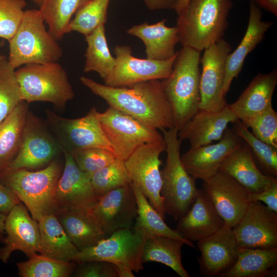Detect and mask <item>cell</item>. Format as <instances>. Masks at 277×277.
<instances>
[{
    "label": "cell",
    "mask_w": 277,
    "mask_h": 277,
    "mask_svg": "<svg viewBox=\"0 0 277 277\" xmlns=\"http://www.w3.org/2000/svg\"><path fill=\"white\" fill-rule=\"evenodd\" d=\"M81 83L109 105L156 129L175 128L172 109L163 90L161 80H152L127 87H113L86 76Z\"/></svg>",
    "instance_id": "1"
},
{
    "label": "cell",
    "mask_w": 277,
    "mask_h": 277,
    "mask_svg": "<svg viewBox=\"0 0 277 277\" xmlns=\"http://www.w3.org/2000/svg\"><path fill=\"white\" fill-rule=\"evenodd\" d=\"M232 0H188L176 12L179 43L202 51L223 39Z\"/></svg>",
    "instance_id": "2"
},
{
    "label": "cell",
    "mask_w": 277,
    "mask_h": 277,
    "mask_svg": "<svg viewBox=\"0 0 277 277\" xmlns=\"http://www.w3.org/2000/svg\"><path fill=\"white\" fill-rule=\"evenodd\" d=\"M201 52L190 47H183L177 51L170 75L161 80L178 131L200 109Z\"/></svg>",
    "instance_id": "3"
},
{
    "label": "cell",
    "mask_w": 277,
    "mask_h": 277,
    "mask_svg": "<svg viewBox=\"0 0 277 277\" xmlns=\"http://www.w3.org/2000/svg\"><path fill=\"white\" fill-rule=\"evenodd\" d=\"M62 172L55 160L37 171L26 169L5 170L0 180L19 200L38 221L42 216L58 211L56 191Z\"/></svg>",
    "instance_id": "4"
},
{
    "label": "cell",
    "mask_w": 277,
    "mask_h": 277,
    "mask_svg": "<svg viewBox=\"0 0 277 277\" xmlns=\"http://www.w3.org/2000/svg\"><path fill=\"white\" fill-rule=\"evenodd\" d=\"M166 144L167 157L164 169L161 171L162 188L165 213L177 220L189 210L195 200L200 190L195 179L185 169L180 150L182 141L176 128L161 130Z\"/></svg>",
    "instance_id": "5"
},
{
    "label": "cell",
    "mask_w": 277,
    "mask_h": 277,
    "mask_svg": "<svg viewBox=\"0 0 277 277\" xmlns=\"http://www.w3.org/2000/svg\"><path fill=\"white\" fill-rule=\"evenodd\" d=\"M46 29L39 10H25L22 21L9 42L8 59L15 68L31 63L57 62L63 50Z\"/></svg>",
    "instance_id": "6"
},
{
    "label": "cell",
    "mask_w": 277,
    "mask_h": 277,
    "mask_svg": "<svg viewBox=\"0 0 277 277\" xmlns=\"http://www.w3.org/2000/svg\"><path fill=\"white\" fill-rule=\"evenodd\" d=\"M16 74L23 101L48 102L63 109L74 96L67 73L57 62L26 64Z\"/></svg>",
    "instance_id": "7"
},
{
    "label": "cell",
    "mask_w": 277,
    "mask_h": 277,
    "mask_svg": "<svg viewBox=\"0 0 277 277\" xmlns=\"http://www.w3.org/2000/svg\"><path fill=\"white\" fill-rule=\"evenodd\" d=\"M146 232L136 221L131 228L117 230L95 245L80 251L75 262L100 261L123 265L133 271L143 269L142 256Z\"/></svg>",
    "instance_id": "8"
},
{
    "label": "cell",
    "mask_w": 277,
    "mask_h": 277,
    "mask_svg": "<svg viewBox=\"0 0 277 277\" xmlns=\"http://www.w3.org/2000/svg\"><path fill=\"white\" fill-rule=\"evenodd\" d=\"M98 113L93 107L83 117L68 118L47 110L46 124L64 153L71 154L89 148H104L114 153L102 129Z\"/></svg>",
    "instance_id": "9"
},
{
    "label": "cell",
    "mask_w": 277,
    "mask_h": 277,
    "mask_svg": "<svg viewBox=\"0 0 277 277\" xmlns=\"http://www.w3.org/2000/svg\"><path fill=\"white\" fill-rule=\"evenodd\" d=\"M165 150L163 138L140 146L124 161L131 182L138 187L164 220L166 213L161 195L162 161L160 156Z\"/></svg>",
    "instance_id": "10"
},
{
    "label": "cell",
    "mask_w": 277,
    "mask_h": 277,
    "mask_svg": "<svg viewBox=\"0 0 277 277\" xmlns=\"http://www.w3.org/2000/svg\"><path fill=\"white\" fill-rule=\"evenodd\" d=\"M98 118L116 157L124 161L140 146L164 138L157 129L111 106Z\"/></svg>",
    "instance_id": "11"
},
{
    "label": "cell",
    "mask_w": 277,
    "mask_h": 277,
    "mask_svg": "<svg viewBox=\"0 0 277 277\" xmlns=\"http://www.w3.org/2000/svg\"><path fill=\"white\" fill-rule=\"evenodd\" d=\"M62 152L47 124L28 111L19 149L5 170L41 168L47 166Z\"/></svg>",
    "instance_id": "12"
},
{
    "label": "cell",
    "mask_w": 277,
    "mask_h": 277,
    "mask_svg": "<svg viewBox=\"0 0 277 277\" xmlns=\"http://www.w3.org/2000/svg\"><path fill=\"white\" fill-rule=\"evenodd\" d=\"M115 65L104 85L113 87H127L152 80H162L172 73L177 54L163 61L133 56L130 46L116 45L114 48Z\"/></svg>",
    "instance_id": "13"
},
{
    "label": "cell",
    "mask_w": 277,
    "mask_h": 277,
    "mask_svg": "<svg viewBox=\"0 0 277 277\" xmlns=\"http://www.w3.org/2000/svg\"><path fill=\"white\" fill-rule=\"evenodd\" d=\"M231 51L230 44L223 38L204 49L200 59V109L217 111L228 104L223 87L227 60Z\"/></svg>",
    "instance_id": "14"
},
{
    "label": "cell",
    "mask_w": 277,
    "mask_h": 277,
    "mask_svg": "<svg viewBox=\"0 0 277 277\" xmlns=\"http://www.w3.org/2000/svg\"><path fill=\"white\" fill-rule=\"evenodd\" d=\"M202 188L224 224L231 228L243 217L251 202L250 192L221 171L203 181Z\"/></svg>",
    "instance_id": "15"
},
{
    "label": "cell",
    "mask_w": 277,
    "mask_h": 277,
    "mask_svg": "<svg viewBox=\"0 0 277 277\" xmlns=\"http://www.w3.org/2000/svg\"><path fill=\"white\" fill-rule=\"evenodd\" d=\"M243 248H277V213L259 201H251L240 221L232 228Z\"/></svg>",
    "instance_id": "16"
},
{
    "label": "cell",
    "mask_w": 277,
    "mask_h": 277,
    "mask_svg": "<svg viewBox=\"0 0 277 277\" xmlns=\"http://www.w3.org/2000/svg\"><path fill=\"white\" fill-rule=\"evenodd\" d=\"M90 210L107 236L120 229L132 228L137 207L130 183L100 197Z\"/></svg>",
    "instance_id": "17"
},
{
    "label": "cell",
    "mask_w": 277,
    "mask_h": 277,
    "mask_svg": "<svg viewBox=\"0 0 277 277\" xmlns=\"http://www.w3.org/2000/svg\"><path fill=\"white\" fill-rule=\"evenodd\" d=\"M65 164L56 191L59 210H90L99 197L91 183V176L81 171L72 156L64 153Z\"/></svg>",
    "instance_id": "18"
},
{
    "label": "cell",
    "mask_w": 277,
    "mask_h": 277,
    "mask_svg": "<svg viewBox=\"0 0 277 277\" xmlns=\"http://www.w3.org/2000/svg\"><path fill=\"white\" fill-rule=\"evenodd\" d=\"M3 239L4 247L0 249V260L7 263L12 253L23 252L28 258L41 251L38 224L31 217L26 207L21 202L15 205L6 215Z\"/></svg>",
    "instance_id": "19"
},
{
    "label": "cell",
    "mask_w": 277,
    "mask_h": 277,
    "mask_svg": "<svg viewBox=\"0 0 277 277\" xmlns=\"http://www.w3.org/2000/svg\"><path fill=\"white\" fill-rule=\"evenodd\" d=\"M242 142L233 129L227 128L217 143L190 147L181 155V160L191 176L204 181L219 171L224 160Z\"/></svg>",
    "instance_id": "20"
},
{
    "label": "cell",
    "mask_w": 277,
    "mask_h": 277,
    "mask_svg": "<svg viewBox=\"0 0 277 277\" xmlns=\"http://www.w3.org/2000/svg\"><path fill=\"white\" fill-rule=\"evenodd\" d=\"M199 258L202 275H220L236 262L240 249L232 229L225 224L210 236L197 241Z\"/></svg>",
    "instance_id": "21"
},
{
    "label": "cell",
    "mask_w": 277,
    "mask_h": 277,
    "mask_svg": "<svg viewBox=\"0 0 277 277\" xmlns=\"http://www.w3.org/2000/svg\"><path fill=\"white\" fill-rule=\"evenodd\" d=\"M238 120L227 104L217 111L200 109L179 131L178 136L182 141L187 140L191 148H195L219 141L229 123Z\"/></svg>",
    "instance_id": "22"
},
{
    "label": "cell",
    "mask_w": 277,
    "mask_h": 277,
    "mask_svg": "<svg viewBox=\"0 0 277 277\" xmlns=\"http://www.w3.org/2000/svg\"><path fill=\"white\" fill-rule=\"evenodd\" d=\"M261 9L251 0L249 3V19L245 33L233 52L227 57L223 94L226 97L233 80L241 72L247 55L263 40L273 22L262 19Z\"/></svg>",
    "instance_id": "23"
},
{
    "label": "cell",
    "mask_w": 277,
    "mask_h": 277,
    "mask_svg": "<svg viewBox=\"0 0 277 277\" xmlns=\"http://www.w3.org/2000/svg\"><path fill=\"white\" fill-rule=\"evenodd\" d=\"M277 85V69L266 73H258L238 100L229 107L238 120L245 124L249 120L267 110L272 105Z\"/></svg>",
    "instance_id": "24"
},
{
    "label": "cell",
    "mask_w": 277,
    "mask_h": 277,
    "mask_svg": "<svg viewBox=\"0 0 277 277\" xmlns=\"http://www.w3.org/2000/svg\"><path fill=\"white\" fill-rule=\"evenodd\" d=\"M177 220L175 230L192 242L210 236L225 225L202 190L189 210Z\"/></svg>",
    "instance_id": "25"
},
{
    "label": "cell",
    "mask_w": 277,
    "mask_h": 277,
    "mask_svg": "<svg viewBox=\"0 0 277 277\" xmlns=\"http://www.w3.org/2000/svg\"><path fill=\"white\" fill-rule=\"evenodd\" d=\"M243 142L226 157L219 171L233 178L249 192L259 193L268 188L274 177L259 169L250 148Z\"/></svg>",
    "instance_id": "26"
},
{
    "label": "cell",
    "mask_w": 277,
    "mask_h": 277,
    "mask_svg": "<svg viewBox=\"0 0 277 277\" xmlns=\"http://www.w3.org/2000/svg\"><path fill=\"white\" fill-rule=\"evenodd\" d=\"M166 19L155 24L144 22L132 26L126 33L140 38L144 44L147 58L163 61L173 56L175 47L179 43L178 29L176 26L166 25Z\"/></svg>",
    "instance_id": "27"
},
{
    "label": "cell",
    "mask_w": 277,
    "mask_h": 277,
    "mask_svg": "<svg viewBox=\"0 0 277 277\" xmlns=\"http://www.w3.org/2000/svg\"><path fill=\"white\" fill-rule=\"evenodd\" d=\"M40 232V254L65 262H74L80 250L72 242L55 214L37 221Z\"/></svg>",
    "instance_id": "28"
},
{
    "label": "cell",
    "mask_w": 277,
    "mask_h": 277,
    "mask_svg": "<svg viewBox=\"0 0 277 277\" xmlns=\"http://www.w3.org/2000/svg\"><path fill=\"white\" fill-rule=\"evenodd\" d=\"M66 233L81 251L108 236L91 210H59L56 214Z\"/></svg>",
    "instance_id": "29"
},
{
    "label": "cell",
    "mask_w": 277,
    "mask_h": 277,
    "mask_svg": "<svg viewBox=\"0 0 277 277\" xmlns=\"http://www.w3.org/2000/svg\"><path fill=\"white\" fill-rule=\"evenodd\" d=\"M277 248L240 247L237 260L220 277L276 276Z\"/></svg>",
    "instance_id": "30"
},
{
    "label": "cell",
    "mask_w": 277,
    "mask_h": 277,
    "mask_svg": "<svg viewBox=\"0 0 277 277\" xmlns=\"http://www.w3.org/2000/svg\"><path fill=\"white\" fill-rule=\"evenodd\" d=\"M184 244L168 236L146 233L142 263H160L170 267L181 277H189L182 262L181 251Z\"/></svg>",
    "instance_id": "31"
},
{
    "label": "cell",
    "mask_w": 277,
    "mask_h": 277,
    "mask_svg": "<svg viewBox=\"0 0 277 277\" xmlns=\"http://www.w3.org/2000/svg\"><path fill=\"white\" fill-rule=\"evenodd\" d=\"M27 102H21L0 123V172L17 154L28 112Z\"/></svg>",
    "instance_id": "32"
},
{
    "label": "cell",
    "mask_w": 277,
    "mask_h": 277,
    "mask_svg": "<svg viewBox=\"0 0 277 277\" xmlns=\"http://www.w3.org/2000/svg\"><path fill=\"white\" fill-rule=\"evenodd\" d=\"M85 37L87 47L84 71L95 72L104 80L112 72L116 62L108 45L105 25L100 26Z\"/></svg>",
    "instance_id": "33"
},
{
    "label": "cell",
    "mask_w": 277,
    "mask_h": 277,
    "mask_svg": "<svg viewBox=\"0 0 277 277\" xmlns=\"http://www.w3.org/2000/svg\"><path fill=\"white\" fill-rule=\"evenodd\" d=\"M90 0H44L38 9L48 30L58 41L68 33V28L76 12Z\"/></svg>",
    "instance_id": "34"
},
{
    "label": "cell",
    "mask_w": 277,
    "mask_h": 277,
    "mask_svg": "<svg viewBox=\"0 0 277 277\" xmlns=\"http://www.w3.org/2000/svg\"><path fill=\"white\" fill-rule=\"evenodd\" d=\"M130 185L135 196L137 207V216L135 221L143 228L146 234L168 236L195 248L192 242L184 238L175 229H172L165 223L138 187L132 182Z\"/></svg>",
    "instance_id": "35"
},
{
    "label": "cell",
    "mask_w": 277,
    "mask_h": 277,
    "mask_svg": "<svg viewBox=\"0 0 277 277\" xmlns=\"http://www.w3.org/2000/svg\"><path fill=\"white\" fill-rule=\"evenodd\" d=\"M74 262L55 260L35 253L29 260L19 262L17 267L22 277H68L75 270Z\"/></svg>",
    "instance_id": "36"
},
{
    "label": "cell",
    "mask_w": 277,
    "mask_h": 277,
    "mask_svg": "<svg viewBox=\"0 0 277 277\" xmlns=\"http://www.w3.org/2000/svg\"><path fill=\"white\" fill-rule=\"evenodd\" d=\"M233 130L238 136L250 148L254 160L270 177H277V148L257 138L246 126L238 120L233 123Z\"/></svg>",
    "instance_id": "37"
},
{
    "label": "cell",
    "mask_w": 277,
    "mask_h": 277,
    "mask_svg": "<svg viewBox=\"0 0 277 277\" xmlns=\"http://www.w3.org/2000/svg\"><path fill=\"white\" fill-rule=\"evenodd\" d=\"M15 69L0 55V123L23 101Z\"/></svg>",
    "instance_id": "38"
},
{
    "label": "cell",
    "mask_w": 277,
    "mask_h": 277,
    "mask_svg": "<svg viewBox=\"0 0 277 277\" xmlns=\"http://www.w3.org/2000/svg\"><path fill=\"white\" fill-rule=\"evenodd\" d=\"M110 0H90L75 14L69 26L68 32H77L85 36L91 34L107 19Z\"/></svg>",
    "instance_id": "39"
},
{
    "label": "cell",
    "mask_w": 277,
    "mask_h": 277,
    "mask_svg": "<svg viewBox=\"0 0 277 277\" xmlns=\"http://www.w3.org/2000/svg\"><path fill=\"white\" fill-rule=\"evenodd\" d=\"M90 180L93 189L99 197L111 190L131 182L124 160L118 157L93 173Z\"/></svg>",
    "instance_id": "40"
},
{
    "label": "cell",
    "mask_w": 277,
    "mask_h": 277,
    "mask_svg": "<svg viewBox=\"0 0 277 277\" xmlns=\"http://www.w3.org/2000/svg\"><path fill=\"white\" fill-rule=\"evenodd\" d=\"M25 0H0V38L8 42L12 37L23 18Z\"/></svg>",
    "instance_id": "41"
},
{
    "label": "cell",
    "mask_w": 277,
    "mask_h": 277,
    "mask_svg": "<svg viewBox=\"0 0 277 277\" xmlns=\"http://www.w3.org/2000/svg\"><path fill=\"white\" fill-rule=\"evenodd\" d=\"M79 169L90 176L99 169L113 162L116 159L115 153L101 148H89L71 154Z\"/></svg>",
    "instance_id": "42"
},
{
    "label": "cell",
    "mask_w": 277,
    "mask_h": 277,
    "mask_svg": "<svg viewBox=\"0 0 277 277\" xmlns=\"http://www.w3.org/2000/svg\"><path fill=\"white\" fill-rule=\"evenodd\" d=\"M244 124L251 128V132L257 138L277 148V113L272 106L252 117Z\"/></svg>",
    "instance_id": "43"
},
{
    "label": "cell",
    "mask_w": 277,
    "mask_h": 277,
    "mask_svg": "<svg viewBox=\"0 0 277 277\" xmlns=\"http://www.w3.org/2000/svg\"><path fill=\"white\" fill-rule=\"evenodd\" d=\"M74 274L77 277H117L113 264L91 261L80 263Z\"/></svg>",
    "instance_id": "44"
},
{
    "label": "cell",
    "mask_w": 277,
    "mask_h": 277,
    "mask_svg": "<svg viewBox=\"0 0 277 277\" xmlns=\"http://www.w3.org/2000/svg\"><path fill=\"white\" fill-rule=\"evenodd\" d=\"M251 201L263 202L269 208L277 213V180L273 178L270 185L259 193H250Z\"/></svg>",
    "instance_id": "45"
},
{
    "label": "cell",
    "mask_w": 277,
    "mask_h": 277,
    "mask_svg": "<svg viewBox=\"0 0 277 277\" xmlns=\"http://www.w3.org/2000/svg\"><path fill=\"white\" fill-rule=\"evenodd\" d=\"M20 202L17 197L0 180V213L7 215L13 207Z\"/></svg>",
    "instance_id": "46"
},
{
    "label": "cell",
    "mask_w": 277,
    "mask_h": 277,
    "mask_svg": "<svg viewBox=\"0 0 277 277\" xmlns=\"http://www.w3.org/2000/svg\"><path fill=\"white\" fill-rule=\"evenodd\" d=\"M150 10H175L181 0H142Z\"/></svg>",
    "instance_id": "47"
},
{
    "label": "cell",
    "mask_w": 277,
    "mask_h": 277,
    "mask_svg": "<svg viewBox=\"0 0 277 277\" xmlns=\"http://www.w3.org/2000/svg\"><path fill=\"white\" fill-rule=\"evenodd\" d=\"M261 9L277 16V0H252Z\"/></svg>",
    "instance_id": "48"
},
{
    "label": "cell",
    "mask_w": 277,
    "mask_h": 277,
    "mask_svg": "<svg viewBox=\"0 0 277 277\" xmlns=\"http://www.w3.org/2000/svg\"><path fill=\"white\" fill-rule=\"evenodd\" d=\"M118 277H134L133 271L129 267L123 265L113 264Z\"/></svg>",
    "instance_id": "49"
},
{
    "label": "cell",
    "mask_w": 277,
    "mask_h": 277,
    "mask_svg": "<svg viewBox=\"0 0 277 277\" xmlns=\"http://www.w3.org/2000/svg\"><path fill=\"white\" fill-rule=\"evenodd\" d=\"M6 215L0 213V240L2 238L3 234L4 231V225Z\"/></svg>",
    "instance_id": "50"
},
{
    "label": "cell",
    "mask_w": 277,
    "mask_h": 277,
    "mask_svg": "<svg viewBox=\"0 0 277 277\" xmlns=\"http://www.w3.org/2000/svg\"><path fill=\"white\" fill-rule=\"evenodd\" d=\"M188 1V0H181L174 10L176 13L182 9L186 5Z\"/></svg>",
    "instance_id": "51"
},
{
    "label": "cell",
    "mask_w": 277,
    "mask_h": 277,
    "mask_svg": "<svg viewBox=\"0 0 277 277\" xmlns=\"http://www.w3.org/2000/svg\"><path fill=\"white\" fill-rule=\"evenodd\" d=\"M32 1L39 7L42 4L44 0H32Z\"/></svg>",
    "instance_id": "52"
},
{
    "label": "cell",
    "mask_w": 277,
    "mask_h": 277,
    "mask_svg": "<svg viewBox=\"0 0 277 277\" xmlns=\"http://www.w3.org/2000/svg\"><path fill=\"white\" fill-rule=\"evenodd\" d=\"M4 45V42L3 41L0 42V48L2 47Z\"/></svg>",
    "instance_id": "53"
}]
</instances>
